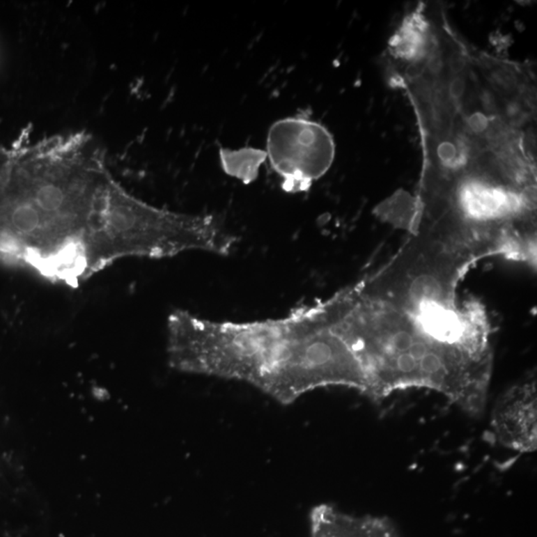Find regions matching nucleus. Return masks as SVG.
Listing matches in <instances>:
<instances>
[{
	"label": "nucleus",
	"mask_w": 537,
	"mask_h": 537,
	"mask_svg": "<svg viewBox=\"0 0 537 537\" xmlns=\"http://www.w3.org/2000/svg\"><path fill=\"white\" fill-rule=\"evenodd\" d=\"M219 157L224 173L244 185L254 182L267 160L266 152L254 148L238 150L221 148Z\"/></svg>",
	"instance_id": "8"
},
{
	"label": "nucleus",
	"mask_w": 537,
	"mask_h": 537,
	"mask_svg": "<svg viewBox=\"0 0 537 537\" xmlns=\"http://www.w3.org/2000/svg\"><path fill=\"white\" fill-rule=\"evenodd\" d=\"M265 152L283 192L297 194L309 192L331 169L336 143L324 125L299 114L271 125Z\"/></svg>",
	"instance_id": "4"
},
{
	"label": "nucleus",
	"mask_w": 537,
	"mask_h": 537,
	"mask_svg": "<svg viewBox=\"0 0 537 537\" xmlns=\"http://www.w3.org/2000/svg\"><path fill=\"white\" fill-rule=\"evenodd\" d=\"M235 341L244 380L283 405L329 386L366 393L334 295L283 317L241 322Z\"/></svg>",
	"instance_id": "3"
},
{
	"label": "nucleus",
	"mask_w": 537,
	"mask_h": 537,
	"mask_svg": "<svg viewBox=\"0 0 537 537\" xmlns=\"http://www.w3.org/2000/svg\"><path fill=\"white\" fill-rule=\"evenodd\" d=\"M113 178L88 132L7 152L0 166V255L72 287L95 275V240Z\"/></svg>",
	"instance_id": "1"
},
{
	"label": "nucleus",
	"mask_w": 537,
	"mask_h": 537,
	"mask_svg": "<svg viewBox=\"0 0 537 537\" xmlns=\"http://www.w3.org/2000/svg\"><path fill=\"white\" fill-rule=\"evenodd\" d=\"M353 350L373 400L397 390L427 388L471 416L485 410L492 364L444 345L435 334L438 311H407L367 294L360 283L346 286Z\"/></svg>",
	"instance_id": "2"
},
{
	"label": "nucleus",
	"mask_w": 537,
	"mask_h": 537,
	"mask_svg": "<svg viewBox=\"0 0 537 537\" xmlns=\"http://www.w3.org/2000/svg\"><path fill=\"white\" fill-rule=\"evenodd\" d=\"M311 525V537H400L388 518L353 517L329 504L313 508Z\"/></svg>",
	"instance_id": "6"
},
{
	"label": "nucleus",
	"mask_w": 537,
	"mask_h": 537,
	"mask_svg": "<svg viewBox=\"0 0 537 537\" xmlns=\"http://www.w3.org/2000/svg\"><path fill=\"white\" fill-rule=\"evenodd\" d=\"M435 32L431 22L420 10L407 14L388 42V52L409 66L420 64L431 52Z\"/></svg>",
	"instance_id": "7"
},
{
	"label": "nucleus",
	"mask_w": 537,
	"mask_h": 537,
	"mask_svg": "<svg viewBox=\"0 0 537 537\" xmlns=\"http://www.w3.org/2000/svg\"><path fill=\"white\" fill-rule=\"evenodd\" d=\"M495 441L515 452L534 453L537 447V395L534 378L511 386L492 410Z\"/></svg>",
	"instance_id": "5"
}]
</instances>
